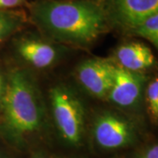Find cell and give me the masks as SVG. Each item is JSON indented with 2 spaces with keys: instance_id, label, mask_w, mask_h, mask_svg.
Here are the masks:
<instances>
[{
  "instance_id": "8992f818",
  "label": "cell",
  "mask_w": 158,
  "mask_h": 158,
  "mask_svg": "<svg viewBox=\"0 0 158 158\" xmlns=\"http://www.w3.org/2000/svg\"><path fill=\"white\" fill-rule=\"evenodd\" d=\"M94 136L98 144L106 149L127 147L135 139L134 128L128 121L111 113H104L97 118Z\"/></svg>"
},
{
  "instance_id": "8fae6325",
  "label": "cell",
  "mask_w": 158,
  "mask_h": 158,
  "mask_svg": "<svg viewBox=\"0 0 158 158\" xmlns=\"http://www.w3.org/2000/svg\"><path fill=\"white\" fill-rule=\"evenodd\" d=\"M128 33L148 40L156 48L158 47V12L146 18Z\"/></svg>"
},
{
  "instance_id": "2e32d148",
  "label": "cell",
  "mask_w": 158,
  "mask_h": 158,
  "mask_svg": "<svg viewBox=\"0 0 158 158\" xmlns=\"http://www.w3.org/2000/svg\"><path fill=\"white\" fill-rule=\"evenodd\" d=\"M37 158H45V157H42V156H40V157H37Z\"/></svg>"
},
{
  "instance_id": "277c9868",
  "label": "cell",
  "mask_w": 158,
  "mask_h": 158,
  "mask_svg": "<svg viewBox=\"0 0 158 158\" xmlns=\"http://www.w3.org/2000/svg\"><path fill=\"white\" fill-rule=\"evenodd\" d=\"M110 26L128 32L146 18L158 12V0H99Z\"/></svg>"
},
{
  "instance_id": "7c38bea8",
  "label": "cell",
  "mask_w": 158,
  "mask_h": 158,
  "mask_svg": "<svg viewBox=\"0 0 158 158\" xmlns=\"http://www.w3.org/2000/svg\"><path fill=\"white\" fill-rule=\"evenodd\" d=\"M148 112L150 117L156 120L158 118V79L154 78L149 83L146 92Z\"/></svg>"
},
{
  "instance_id": "ba28073f",
  "label": "cell",
  "mask_w": 158,
  "mask_h": 158,
  "mask_svg": "<svg viewBox=\"0 0 158 158\" xmlns=\"http://www.w3.org/2000/svg\"><path fill=\"white\" fill-rule=\"evenodd\" d=\"M119 66L135 72H141L153 66L155 56L152 50L141 42H130L121 45L115 52Z\"/></svg>"
},
{
  "instance_id": "5bb4252c",
  "label": "cell",
  "mask_w": 158,
  "mask_h": 158,
  "mask_svg": "<svg viewBox=\"0 0 158 158\" xmlns=\"http://www.w3.org/2000/svg\"><path fill=\"white\" fill-rule=\"evenodd\" d=\"M143 158H158V146L153 145L152 147H150L148 149H147L144 155Z\"/></svg>"
},
{
  "instance_id": "4fadbf2b",
  "label": "cell",
  "mask_w": 158,
  "mask_h": 158,
  "mask_svg": "<svg viewBox=\"0 0 158 158\" xmlns=\"http://www.w3.org/2000/svg\"><path fill=\"white\" fill-rule=\"evenodd\" d=\"M27 0H0V10H11L27 4Z\"/></svg>"
},
{
  "instance_id": "5b68a950",
  "label": "cell",
  "mask_w": 158,
  "mask_h": 158,
  "mask_svg": "<svg viewBox=\"0 0 158 158\" xmlns=\"http://www.w3.org/2000/svg\"><path fill=\"white\" fill-rule=\"evenodd\" d=\"M115 63L104 58H91L77 68L80 84L92 96L104 98L112 88Z\"/></svg>"
},
{
  "instance_id": "9c48e42d",
  "label": "cell",
  "mask_w": 158,
  "mask_h": 158,
  "mask_svg": "<svg viewBox=\"0 0 158 158\" xmlns=\"http://www.w3.org/2000/svg\"><path fill=\"white\" fill-rule=\"evenodd\" d=\"M19 56L38 69L48 68L56 61L57 50L50 44L37 40H24L18 45Z\"/></svg>"
},
{
  "instance_id": "6da1fadb",
  "label": "cell",
  "mask_w": 158,
  "mask_h": 158,
  "mask_svg": "<svg viewBox=\"0 0 158 158\" xmlns=\"http://www.w3.org/2000/svg\"><path fill=\"white\" fill-rule=\"evenodd\" d=\"M28 10L45 35L77 47L92 44L111 27L99 0H34Z\"/></svg>"
},
{
  "instance_id": "9a60e30c",
  "label": "cell",
  "mask_w": 158,
  "mask_h": 158,
  "mask_svg": "<svg viewBox=\"0 0 158 158\" xmlns=\"http://www.w3.org/2000/svg\"><path fill=\"white\" fill-rule=\"evenodd\" d=\"M2 95H3V79L0 75V98H1Z\"/></svg>"
},
{
  "instance_id": "30bf717a",
  "label": "cell",
  "mask_w": 158,
  "mask_h": 158,
  "mask_svg": "<svg viewBox=\"0 0 158 158\" xmlns=\"http://www.w3.org/2000/svg\"><path fill=\"white\" fill-rule=\"evenodd\" d=\"M27 21L24 11L17 10H0V42L22 27Z\"/></svg>"
},
{
  "instance_id": "52a82bcc",
  "label": "cell",
  "mask_w": 158,
  "mask_h": 158,
  "mask_svg": "<svg viewBox=\"0 0 158 158\" xmlns=\"http://www.w3.org/2000/svg\"><path fill=\"white\" fill-rule=\"evenodd\" d=\"M145 80L141 72L131 71L115 63L113 85L107 98L118 106H133L141 97Z\"/></svg>"
},
{
  "instance_id": "7a4b0ae2",
  "label": "cell",
  "mask_w": 158,
  "mask_h": 158,
  "mask_svg": "<svg viewBox=\"0 0 158 158\" xmlns=\"http://www.w3.org/2000/svg\"><path fill=\"white\" fill-rule=\"evenodd\" d=\"M6 124L12 134L25 135L39 129L43 109L34 80L23 69L12 71L3 97Z\"/></svg>"
},
{
  "instance_id": "3957f363",
  "label": "cell",
  "mask_w": 158,
  "mask_h": 158,
  "mask_svg": "<svg viewBox=\"0 0 158 158\" xmlns=\"http://www.w3.org/2000/svg\"><path fill=\"white\" fill-rule=\"evenodd\" d=\"M53 115L62 138L69 143L77 145L84 131L85 108L77 97L63 86L50 90Z\"/></svg>"
}]
</instances>
